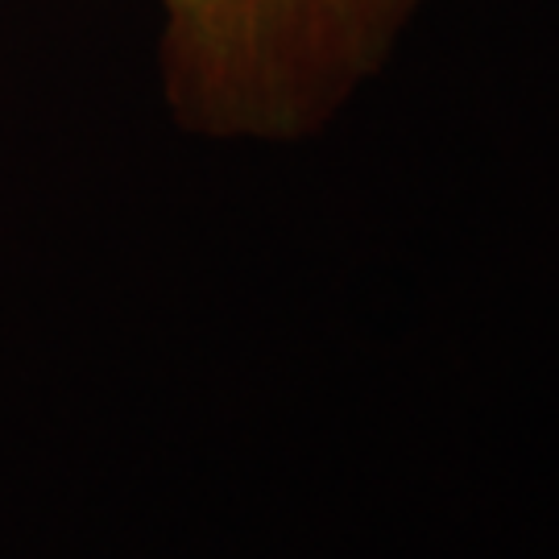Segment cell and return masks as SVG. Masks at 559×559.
I'll return each mask as SVG.
<instances>
[{
  "mask_svg": "<svg viewBox=\"0 0 559 559\" xmlns=\"http://www.w3.org/2000/svg\"><path fill=\"white\" fill-rule=\"evenodd\" d=\"M158 87L182 133L302 145L381 80L431 0H154Z\"/></svg>",
  "mask_w": 559,
  "mask_h": 559,
  "instance_id": "obj_1",
  "label": "cell"
}]
</instances>
